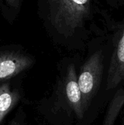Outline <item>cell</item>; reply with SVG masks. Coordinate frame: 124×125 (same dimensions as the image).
<instances>
[{"instance_id":"obj_1","label":"cell","mask_w":124,"mask_h":125,"mask_svg":"<svg viewBox=\"0 0 124 125\" xmlns=\"http://www.w3.org/2000/svg\"><path fill=\"white\" fill-rule=\"evenodd\" d=\"M38 13L51 38L58 44L77 47L94 30L96 0H37Z\"/></svg>"},{"instance_id":"obj_6","label":"cell","mask_w":124,"mask_h":125,"mask_svg":"<svg viewBox=\"0 0 124 125\" xmlns=\"http://www.w3.org/2000/svg\"><path fill=\"white\" fill-rule=\"evenodd\" d=\"M21 99L20 91L10 81L0 83V125Z\"/></svg>"},{"instance_id":"obj_3","label":"cell","mask_w":124,"mask_h":125,"mask_svg":"<svg viewBox=\"0 0 124 125\" xmlns=\"http://www.w3.org/2000/svg\"><path fill=\"white\" fill-rule=\"evenodd\" d=\"M103 69L104 53L102 49L95 51L80 68L78 74V84L85 112L99 89L102 78Z\"/></svg>"},{"instance_id":"obj_8","label":"cell","mask_w":124,"mask_h":125,"mask_svg":"<svg viewBox=\"0 0 124 125\" xmlns=\"http://www.w3.org/2000/svg\"><path fill=\"white\" fill-rule=\"evenodd\" d=\"M22 0H0V8L4 17L12 22L18 15L21 8Z\"/></svg>"},{"instance_id":"obj_10","label":"cell","mask_w":124,"mask_h":125,"mask_svg":"<svg viewBox=\"0 0 124 125\" xmlns=\"http://www.w3.org/2000/svg\"><path fill=\"white\" fill-rule=\"evenodd\" d=\"M8 125H24V120L21 114H19L16 117H15Z\"/></svg>"},{"instance_id":"obj_5","label":"cell","mask_w":124,"mask_h":125,"mask_svg":"<svg viewBox=\"0 0 124 125\" xmlns=\"http://www.w3.org/2000/svg\"><path fill=\"white\" fill-rule=\"evenodd\" d=\"M113 52L107 75V89L117 87L124 80V21L115 27Z\"/></svg>"},{"instance_id":"obj_9","label":"cell","mask_w":124,"mask_h":125,"mask_svg":"<svg viewBox=\"0 0 124 125\" xmlns=\"http://www.w3.org/2000/svg\"><path fill=\"white\" fill-rule=\"evenodd\" d=\"M108 5L114 8H118L123 6L124 4V0H105Z\"/></svg>"},{"instance_id":"obj_4","label":"cell","mask_w":124,"mask_h":125,"mask_svg":"<svg viewBox=\"0 0 124 125\" xmlns=\"http://www.w3.org/2000/svg\"><path fill=\"white\" fill-rule=\"evenodd\" d=\"M34 58L18 45L0 46V83L10 81L27 70Z\"/></svg>"},{"instance_id":"obj_2","label":"cell","mask_w":124,"mask_h":125,"mask_svg":"<svg viewBox=\"0 0 124 125\" xmlns=\"http://www.w3.org/2000/svg\"><path fill=\"white\" fill-rule=\"evenodd\" d=\"M51 103L53 112L59 111V113L64 112L71 118L75 116L78 120L83 119L85 110L78 84V75L74 64L67 66L57 84Z\"/></svg>"},{"instance_id":"obj_7","label":"cell","mask_w":124,"mask_h":125,"mask_svg":"<svg viewBox=\"0 0 124 125\" xmlns=\"http://www.w3.org/2000/svg\"><path fill=\"white\" fill-rule=\"evenodd\" d=\"M124 104V89H120L116 92L112 99L106 115L105 116L102 125H113L123 105Z\"/></svg>"}]
</instances>
